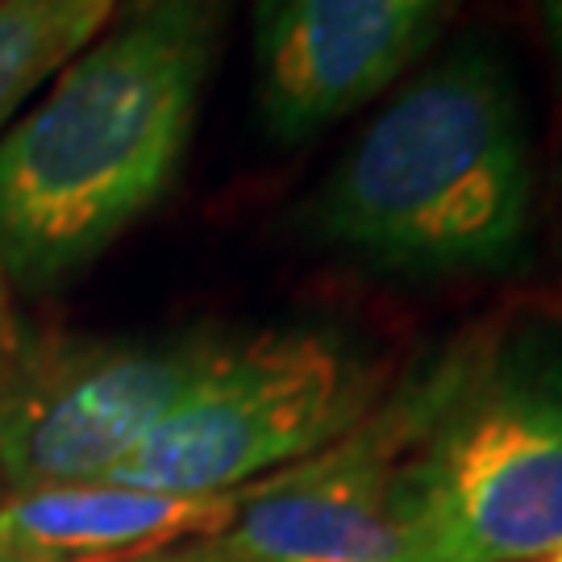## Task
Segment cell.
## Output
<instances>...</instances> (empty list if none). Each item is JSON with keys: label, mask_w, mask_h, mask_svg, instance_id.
<instances>
[{"label": "cell", "mask_w": 562, "mask_h": 562, "mask_svg": "<svg viewBox=\"0 0 562 562\" xmlns=\"http://www.w3.org/2000/svg\"><path fill=\"white\" fill-rule=\"evenodd\" d=\"M229 0H121L42 101L0 134V271L76 280L180 176Z\"/></svg>", "instance_id": "6da1fadb"}, {"label": "cell", "mask_w": 562, "mask_h": 562, "mask_svg": "<svg viewBox=\"0 0 562 562\" xmlns=\"http://www.w3.org/2000/svg\"><path fill=\"white\" fill-rule=\"evenodd\" d=\"M533 138L521 83L467 38L425 67L317 183L304 229L401 276L504 271L533 225Z\"/></svg>", "instance_id": "7a4b0ae2"}, {"label": "cell", "mask_w": 562, "mask_h": 562, "mask_svg": "<svg viewBox=\"0 0 562 562\" xmlns=\"http://www.w3.org/2000/svg\"><path fill=\"white\" fill-rule=\"evenodd\" d=\"M496 346L492 329L446 341L341 438L241 492L222 533L229 562H429L422 459L446 404Z\"/></svg>", "instance_id": "3957f363"}, {"label": "cell", "mask_w": 562, "mask_h": 562, "mask_svg": "<svg viewBox=\"0 0 562 562\" xmlns=\"http://www.w3.org/2000/svg\"><path fill=\"white\" fill-rule=\"evenodd\" d=\"M371 401V362L334 329L304 325L222 341L104 480L171 496L241 492L341 438Z\"/></svg>", "instance_id": "277c9868"}, {"label": "cell", "mask_w": 562, "mask_h": 562, "mask_svg": "<svg viewBox=\"0 0 562 562\" xmlns=\"http://www.w3.org/2000/svg\"><path fill=\"white\" fill-rule=\"evenodd\" d=\"M429 562H538L562 550V346L487 350L422 459Z\"/></svg>", "instance_id": "5b68a950"}, {"label": "cell", "mask_w": 562, "mask_h": 562, "mask_svg": "<svg viewBox=\"0 0 562 562\" xmlns=\"http://www.w3.org/2000/svg\"><path fill=\"white\" fill-rule=\"evenodd\" d=\"M222 338H30L0 359V475L13 492L104 480Z\"/></svg>", "instance_id": "8992f818"}, {"label": "cell", "mask_w": 562, "mask_h": 562, "mask_svg": "<svg viewBox=\"0 0 562 562\" xmlns=\"http://www.w3.org/2000/svg\"><path fill=\"white\" fill-rule=\"evenodd\" d=\"M462 0H255L267 134L308 142L380 101L438 46Z\"/></svg>", "instance_id": "52a82bcc"}, {"label": "cell", "mask_w": 562, "mask_h": 562, "mask_svg": "<svg viewBox=\"0 0 562 562\" xmlns=\"http://www.w3.org/2000/svg\"><path fill=\"white\" fill-rule=\"evenodd\" d=\"M241 492L171 496L113 480L13 492L0 504V554L25 562L155 559L180 542L222 538L238 517Z\"/></svg>", "instance_id": "ba28073f"}, {"label": "cell", "mask_w": 562, "mask_h": 562, "mask_svg": "<svg viewBox=\"0 0 562 562\" xmlns=\"http://www.w3.org/2000/svg\"><path fill=\"white\" fill-rule=\"evenodd\" d=\"M121 0H0V134L101 34Z\"/></svg>", "instance_id": "9c48e42d"}, {"label": "cell", "mask_w": 562, "mask_h": 562, "mask_svg": "<svg viewBox=\"0 0 562 562\" xmlns=\"http://www.w3.org/2000/svg\"><path fill=\"white\" fill-rule=\"evenodd\" d=\"M533 9H538V18H542L546 34H550L554 46L562 50V0H533Z\"/></svg>", "instance_id": "30bf717a"}, {"label": "cell", "mask_w": 562, "mask_h": 562, "mask_svg": "<svg viewBox=\"0 0 562 562\" xmlns=\"http://www.w3.org/2000/svg\"><path fill=\"white\" fill-rule=\"evenodd\" d=\"M538 562H562V550H554V554H546V559H538Z\"/></svg>", "instance_id": "8fae6325"}, {"label": "cell", "mask_w": 562, "mask_h": 562, "mask_svg": "<svg viewBox=\"0 0 562 562\" xmlns=\"http://www.w3.org/2000/svg\"><path fill=\"white\" fill-rule=\"evenodd\" d=\"M142 562H167V559H142ZM171 562H196V559H171Z\"/></svg>", "instance_id": "7c38bea8"}, {"label": "cell", "mask_w": 562, "mask_h": 562, "mask_svg": "<svg viewBox=\"0 0 562 562\" xmlns=\"http://www.w3.org/2000/svg\"><path fill=\"white\" fill-rule=\"evenodd\" d=\"M0 562H25V559H4V554H0Z\"/></svg>", "instance_id": "4fadbf2b"}, {"label": "cell", "mask_w": 562, "mask_h": 562, "mask_svg": "<svg viewBox=\"0 0 562 562\" xmlns=\"http://www.w3.org/2000/svg\"><path fill=\"white\" fill-rule=\"evenodd\" d=\"M0 292H4V271H0Z\"/></svg>", "instance_id": "5bb4252c"}]
</instances>
